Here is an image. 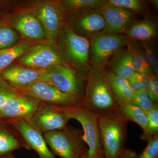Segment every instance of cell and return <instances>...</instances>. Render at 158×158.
Segmentation results:
<instances>
[{
	"label": "cell",
	"instance_id": "6da1fadb",
	"mask_svg": "<svg viewBox=\"0 0 158 158\" xmlns=\"http://www.w3.org/2000/svg\"><path fill=\"white\" fill-rule=\"evenodd\" d=\"M98 115L99 129L105 158H119L125 148L128 119L119 108Z\"/></svg>",
	"mask_w": 158,
	"mask_h": 158
},
{
	"label": "cell",
	"instance_id": "7a4b0ae2",
	"mask_svg": "<svg viewBox=\"0 0 158 158\" xmlns=\"http://www.w3.org/2000/svg\"><path fill=\"white\" fill-rule=\"evenodd\" d=\"M81 105L97 114L119 108L110 88L107 72L104 67L91 69L86 79Z\"/></svg>",
	"mask_w": 158,
	"mask_h": 158
},
{
	"label": "cell",
	"instance_id": "3957f363",
	"mask_svg": "<svg viewBox=\"0 0 158 158\" xmlns=\"http://www.w3.org/2000/svg\"><path fill=\"white\" fill-rule=\"evenodd\" d=\"M83 130L67 125L61 130L44 134L54 156L61 158H81L88 149L83 140Z\"/></svg>",
	"mask_w": 158,
	"mask_h": 158
},
{
	"label": "cell",
	"instance_id": "277c9868",
	"mask_svg": "<svg viewBox=\"0 0 158 158\" xmlns=\"http://www.w3.org/2000/svg\"><path fill=\"white\" fill-rule=\"evenodd\" d=\"M59 106L60 110L70 119L79 122L83 127V140L88 147V158L104 156L101 144L98 115L81 104L77 106Z\"/></svg>",
	"mask_w": 158,
	"mask_h": 158
},
{
	"label": "cell",
	"instance_id": "5b68a950",
	"mask_svg": "<svg viewBox=\"0 0 158 158\" xmlns=\"http://www.w3.org/2000/svg\"><path fill=\"white\" fill-rule=\"evenodd\" d=\"M59 33V45L62 59L65 58L74 65L80 73L87 78L91 70L89 40L79 36L69 27H64Z\"/></svg>",
	"mask_w": 158,
	"mask_h": 158
},
{
	"label": "cell",
	"instance_id": "8992f818",
	"mask_svg": "<svg viewBox=\"0 0 158 158\" xmlns=\"http://www.w3.org/2000/svg\"><path fill=\"white\" fill-rule=\"evenodd\" d=\"M131 40L124 34H106L100 33L90 40L89 60L91 69L104 67L115 52L127 45Z\"/></svg>",
	"mask_w": 158,
	"mask_h": 158
},
{
	"label": "cell",
	"instance_id": "52a82bcc",
	"mask_svg": "<svg viewBox=\"0 0 158 158\" xmlns=\"http://www.w3.org/2000/svg\"><path fill=\"white\" fill-rule=\"evenodd\" d=\"M46 72L48 83L82 102L87 77L65 64L51 66L46 69Z\"/></svg>",
	"mask_w": 158,
	"mask_h": 158
},
{
	"label": "cell",
	"instance_id": "ba28073f",
	"mask_svg": "<svg viewBox=\"0 0 158 158\" xmlns=\"http://www.w3.org/2000/svg\"><path fill=\"white\" fill-rule=\"evenodd\" d=\"M15 88L19 92L27 96L58 106H67L81 103V100L62 92L47 82L40 81Z\"/></svg>",
	"mask_w": 158,
	"mask_h": 158
},
{
	"label": "cell",
	"instance_id": "9c48e42d",
	"mask_svg": "<svg viewBox=\"0 0 158 158\" xmlns=\"http://www.w3.org/2000/svg\"><path fill=\"white\" fill-rule=\"evenodd\" d=\"M70 119L60 110L58 105L40 102L29 122L44 135L52 131L64 128Z\"/></svg>",
	"mask_w": 158,
	"mask_h": 158
},
{
	"label": "cell",
	"instance_id": "30bf717a",
	"mask_svg": "<svg viewBox=\"0 0 158 158\" xmlns=\"http://www.w3.org/2000/svg\"><path fill=\"white\" fill-rule=\"evenodd\" d=\"M71 11L74 13L70 20V29L79 36L89 40L106 28L104 18L98 10L82 8Z\"/></svg>",
	"mask_w": 158,
	"mask_h": 158
},
{
	"label": "cell",
	"instance_id": "8fae6325",
	"mask_svg": "<svg viewBox=\"0 0 158 158\" xmlns=\"http://www.w3.org/2000/svg\"><path fill=\"white\" fill-rule=\"evenodd\" d=\"M19 63L33 69H46L53 65L65 64L61 55L49 46L38 44L28 49L20 57Z\"/></svg>",
	"mask_w": 158,
	"mask_h": 158
},
{
	"label": "cell",
	"instance_id": "7c38bea8",
	"mask_svg": "<svg viewBox=\"0 0 158 158\" xmlns=\"http://www.w3.org/2000/svg\"><path fill=\"white\" fill-rule=\"evenodd\" d=\"M40 102L37 99L18 91L0 109V118L8 120L23 119L29 121Z\"/></svg>",
	"mask_w": 158,
	"mask_h": 158
},
{
	"label": "cell",
	"instance_id": "4fadbf2b",
	"mask_svg": "<svg viewBox=\"0 0 158 158\" xmlns=\"http://www.w3.org/2000/svg\"><path fill=\"white\" fill-rule=\"evenodd\" d=\"M9 120L22 136L27 150H34L38 154L39 158H56L49 149L43 135L36 130L29 121L23 119Z\"/></svg>",
	"mask_w": 158,
	"mask_h": 158
},
{
	"label": "cell",
	"instance_id": "5bb4252c",
	"mask_svg": "<svg viewBox=\"0 0 158 158\" xmlns=\"http://www.w3.org/2000/svg\"><path fill=\"white\" fill-rule=\"evenodd\" d=\"M99 11L106 23V28L101 33L106 34H121L124 32L135 13L130 9L107 4Z\"/></svg>",
	"mask_w": 158,
	"mask_h": 158
},
{
	"label": "cell",
	"instance_id": "9a60e30c",
	"mask_svg": "<svg viewBox=\"0 0 158 158\" xmlns=\"http://www.w3.org/2000/svg\"><path fill=\"white\" fill-rule=\"evenodd\" d=\"M0 76L15 88L40 81L48 82L46 69H33L19 65L7 67Z\"/></svg>",
	"mask_w": 158,
	"mask_h": 158
},
{
	"label": "cell",
	"instance_id": "2e32d148",
	"mask_svg": "<svg viewBox=\"0 0 158 158\" xmlns=\"http://www.w3.org/2000/svg\"><path fill=\"white\" fill-rule=\"evenodd\" d=\"M21 148L27 150L19 131L10 120L0 118V158Z\"/></svg>",
	"mask_w": 158,
	"mask_h": 158
},
{
	"label": "cell",
	"instance_id": "e0dca14e",
	"mask_svg": "<svg viewBox=\"0 0 158 158\" xmlns=\"http://www.w3.org/2000/svg\"><path fill=\"white\" fill-rule=\"evenodd\" d=\"M123 32L131 40L140 41L153 40L157 35V23L156 20L150 18L132 20Z\"/></svg>",
	"mask_w": 158,
	"mask_h": 158
},
{
	"label": "cell",
	"instance_id": "ac0fdd59",
	"mask_svg": "<svg viewBox=\"0 0 158 158\" xmlns=\"http://www.w3.org/2000/svg\"><path fill=\"white\" fill-rule=\"evenodd\" d=\"M37 18L45 31L46 37L54 42L60 32L61 17L56 8L50 5H44L37 11Z\"/></svg>",
	"mask_w": 158,
	"mask_h": 158
},
{
	"label": "cell",
	"instance_id": "d6986e66",
	"mask_svg": "<svg viewBox=\"0 0 158 158\" xmlns=\"http://www.w3.org/2000/svg\"><path fill=\"white\" fill-rule=\"evenodd\" d=\"M111 72L116 75L129 79L135 73L133 66L132 56L128 44L125 49L116 51L111 57L109 63Z\"/></svg>",
	"mask_w": 158,
	"mask_h": 158
},
{
	"label": "cell",
	"instance_id": "ffe728a7",
	"mask_svg": "<svg viewBox=\"0 0 158 158\" xmlns=\"http://www.w3.org/2000/svg\"><path fill=\"white\" fill-rule=\"evenodd\" d=\"M14 27L24 36L31 39L40 40L46 37L40 21L32 15H24L18 18L14 22Z\"/></svg>",
	"mask_w": 158,
	"mask_h": 158
},
{
	"label": "cell",
	"instance_id": "44dd1931",
	"mask_svg": "<svg viewBox=\"0 0 158 158\" xmlns=\"http://www.w3.org/2000/svg\"><path fill=\"white\" fill-rule=\"evenodd\" d=\"M107 77L113 96L118 105L120 106L131 103L134 91L127 80L111 71L107 73Z\"/></svg>",
	"mask_w": 158,
	"mask_h": 158
},
{
	"label": "cell",
	"instance_id": "7402d4cb",
	"mask_svg": "<svg viewBox=\"0 0 158 158\" xmlns=\"http://www.w3.org/2000/svg\"><path fill=\"white\" fill-rule=\"evenodd\" d=\"M119 109L128 119L138 124L142 129L141 138L148 141L152 136L148 129V122L146 113L140 108L131 103L119 106Z\"/></svg>",
	"mask_w": 158,
	"mask_h": 158
},
{
	"label": "cell",
	"instance_id": "603a6c76",
	"mask_svg": "<svg viewBox=\"0 0 158 158\" xmlns=\"http://www.w3.org/2000/svg\"><path fill=\"white\" fill-rule=\"evenodd\" d=\"M31 44L23 41L11 47L0 50V75L15 59L22 56L29 48Z\"/></svg>",
	"mask_w": 158,
	"mask_h": 158
},
{
	"label": "cell",
	"instance_id": "cb8c5ba5",
	"mask_svg": "<svg viewBox=\"0 0 158 158\" xmlns=\"http://www.w3.org/2000/svg\"><path fill=\"white\" fill-rule=\"evenodd\" d=\"M107 4V0H65L62 1L61 8L65 11H73L82 8L100 10Z\"/></svg>",
	"mask_w": 158,
	"mask_h": 158
},
{
	"label": "cell",
	"instance_id": "d4e9b609",
	"mask_svg": "<svg viewBox=\"0 0 158 158\" xmlns=\"http://www.w3.org/2000/svg\"><path fill=\"white\" fill-rule=\"evenodd\" d=\"M128 45L132 56L133 66L135 72L149 76L144 67L141 56V46L139 43L136 40L132 41L131 40L129 43Z\"/></svg>",
	"mask_w": 158,
	"mask_h": 158
},
{
	"label": "cell",
	"instance_id": "484cf974",
	"mask_svg": "<svg viewBox=\"0 0 158 158\" xmlns=\"http://www.w3.org/2000/svg\"><path fill=\"white\" fill-rule=\"evenodd\" d=\"M139 44L149 57L154 74L158 76V54L156 44L153 40L140 41Z\"/></svg>",
	"mask_w": 158,
	"mask_h": 158
},
{
	"label": "cell",
	"instance_id": "4316f807",
	"mask_svg": "<svg viewBox=\"0 0 158 158\" xmlns=\"http://www.w3.org/2000/svg\"><path fill=\"white\" fill-rule=\"evenodd\" d=\"M131 103L140 108L145 113L158 105V103L152 101L148 95L146 90L134 92Z\"/></svg>",
	"mask_w": 158,
	"mask_h": 158
},
{
	"label": "cell",
	"instance_id": "83f0119b",
	"mask_svg": "<svg viewBox=\"0 0 158 158\" xmlns=\"http://www.w3.org/2000/svg\"><path fill=\"white\" fill-rule=\"evenodd\" d=\"M107 5L125 8L135 12H142L145 9L144 3L139 0H107Z\"/></svg>",
	"mask_w": 158,
	"mask_h": 158
},
{
	"label": "cell",
	"instance_id": "f1b7e54d",
	"mask_svg": "<svg viewBox=\"0 0 158 158\" xmlns=\"http://www.w3.org/2000/svg\"><path fill=\"white\" fill-rule=\"evenodd\" d=\"M17 34L8 27H0V50L13 46L17 41Z\"/></svg>",
	"mask_w": 158,
	"mask_h": 158
},
{
	"label": "cell",
	"instance_id": "f546056e",
	"mask_svg": "<svg viewBox=\"0 0 158 158\" xmlns=\"http://www.w3.org/2000/svg\"><path fill=\"white\" fill-rule=\"evenodd\" d=\"M150 76L135 72L132 76L128 79L129 84L134 92L146 90Z\"/></svg>",
	"mask_w": 158,
	"mask_h": 158
},
{
	"label": "cell",
	"instance_id": "4dcf8cb0",
	"mask_svg": "<svg viewBox=\"0 0 158 158\" xmlns=\"http://www.w3.org/2000/svg\"><path fill=\"white\" fill-rule=\"evenodd\" d=\"M136 158H158V134L149 138L146 147Z\"/></svg>",
	"mask_w": 158,
	"mask_h": 158
},
{
	"label": "cell",
	"instance_id": "1f68e13d",
	"mask_svg": "<svg viewBox=\"0 0 158 158\" xmlns=\"http://www.w3.org/2000/svg\"><path fill=\"white\" fill-rule=\"evenodd\" d=\"M18 91L0 76V109Z\"/></svg>",
	"mask_w": 158,
	"mask_h": 158
},
{
	"label": "cell",
	"instance_id": "d6a6232c",
	"mask_svg": "<svg viewBox=\"0 0 158 158\" xmlns=\"http://www.w3.org/2000/svg\"><path fill=\"white\" fill-rule=\"evenodd\" d=\"M148 129L151 135L158 134V105L146 113Z\"/></svg>",
	"mask_w": 158,
	"mask_h": 158
},
{
	"label": "cell",
	"instance_id": "836d02e7",
	"mask_svg": "<svg viewBox=\"0 0 158 158\" xmlns=\"http://www.w3.org/2000/svg\"><path fill=\"white\" fill-rule=\"evenodd\" d=\"M146 91L149 98L156 103L158 102V76L153 74L151 76Z\"/></svg>",
	"mask_w": 158,
	"mask_h": 158
},
{
	"label": "cell",
	"instance_id": "e575fe53",
	"mask_svg": "<svg viewBox=\"0 0 158 158\" xmlns=\"http://www.w3.org/2000/svg\"><path fill=\"white\" fill-rule=\"evenodd\" d=\"M137 156V154L135 152L132 150L125 148L123 152L119 158H136ZM100 158H105V157L102 156Z\"/></svg>",
	"mask_w": 158,
	"mask_h": 158
},
{
	"label": "cell",
	"instance_id": "d590c367",
	"mask_svg": "<svg viewBox=\"0 0 158 158\" xmlns=\"http://www.w3.org/2000/svg\"><path fill=\"white\" fill-rule=\"evenodd\" d=\"M153 4V5L155 6L156 8L158 9V0H153L152 1Z\"/></svg>",
	"mask_w": 158,
	"mask_h": 158
},
{
	"label": "cell",
	"instance_id": "8d00e7d4",
	"mask_svg": "<svg viewBox=\"0 0 158 158\" xmlns=\"http://www.w3.org/2000/svg\"><path fill=\"white\" fill-rule=\"evenodd\" d=\"M1 158H15V157L14 155H12V153H11L10 154L4 157Z\"/></svg>",
	"mask_w": 158,
	"mask_h": 158
},
{
	"label": "cell",
	"instance_id": "74e56055",
	"mask_svg": "<svg viewBox=\"0 0 158 158\" xmlns=\"http://www.w3.org/2000/svg\"><path fill=\"white\" fill-rule=\"evenodd\" d=\"M81 158H88V152H86Z\"/></svg>",
	"mask_w": 158,
	"mask_h": 158
}]
</instances>
